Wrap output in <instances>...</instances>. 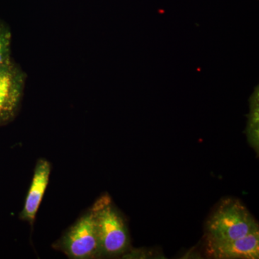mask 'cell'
<instances>
[{
	"mask_svg": "<svg viewBox=\"0 0 259 259\" xmlns=\"http://www.w3.org/2000/svg\"><path fill=\"white\" fill-rule=\"evenodd\" d=\"M101 256L115 257L129 249V232L126 221L108 194L102 195L92 206Z\"/></svg>",
	"mask_w": 259,
	"mask_h": 259,
	"instance_id": "cell-1",
	"label": "cell"
},
{
	"mask_svg": "<svg viewBox=\"0 0 259 259\" xmlns=\"http://www.w3.org/2000/svg\"><path fill=\"white\" fill-rule=\"evenodd\" d=\"M206 238L231 241L259 232L258 223L238 199L221 201L206 224Z\"/></svg>",
	"mask_w": 259,
	"mask_h": 259,
	"instance_id": "cell-2",
	"label": "cell"
},
{
	"mask_svg": "<svg viewBox=\"0 0 259 259\" xmlns=\"http://www.w3.org/2000/svg\"><path fill=\"white\" fill-rule=\"evenodd\" d=\"M70 258H100V245L96 228L90 209L53 245Z\"/></svg>",
	"mask_w": 259,
	"mask_h": 259,
	"instance_id": "cell-3",
	"label": "cell"
},
{
	"mask_svg": "<svg viewBox=\"0 0 259 259\" xmlns=\"http://www.w3.org/2000/svg\"><path fill=\"white\" fill-rule=\"evenodd\" d=\"M27 76L10 60L0 66V126L14 120L21 107Z\"/></svg>",
	"mask_w": 259,
	"mask_h": 259,
	"instance_id": "cell-4",
	"label": "cell"
},
{
	"mask_svg": "<svg viewBox=\"0 0 259 259\" xmlns=\"http://www.w3.org/2000/svg\"><path fill=\"white\" fill-rule=\"evenodd\" d=\"M205 253L217 259H257L259 258V232L231 241L205 239Z\"/></svg>",
	"mask_w": 259,
	"mask_h": 259,
	"instance_id": "cell-5",
	"label": "cell"
},
{
	"mask_svg": "<svg viewBox=\"0 0 259 259\" xmlns=\"http://www.w3.org/2000/svg\"><path fill=\"white\" fill-rule=\"evenodd\" d=\"M51 171L50 162L44 158L37 160L31 185L27 194L23 210L19 214L21 221L32 226L49 185Z\"/></svg>",
	"mask_w": 259,
	"mask_h": 259,
	"instance_id": "cell-6",
	"label": "cell"
},
{
	"mask_svg": "<svg viewBox=\"0 0 259 259\" xmlns=\"http://www.w3.org/2000/svg\"><path fill=\"white\" fill-rule=\"evenodd\" d=\"M246 134L248 142L255 152L258 153L259 148V91L258 87L250 97V112L248 116Z\"/></svg>",
	"mask_w": 259,
	"mask_h": 259,
	"instance_id": "cell-7",
	"label": "cell"
},
{
	"mask_svg": "<svg viewBox=\"0 0 259 259\" xmlns=\"http://www.w3.org/2000/svg\"><path fill=\"white\" fill-rule=\"evenodd\" d=\"M11 40L9 27L0 20V66L12 60Z\"/></svg>",
	"mask_w": 259,
	"mask_h": 259,
	"instance_id": "cell-8",
	"label": "cell"
}]
</instances>
